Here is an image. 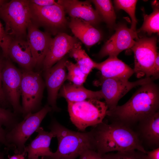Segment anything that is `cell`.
<instances>
[{"label":"cell","instance_id":"6da1fadb","mask_svg":"<svg viewBox=\"0 0 159 159\" xmlns=\"http://www.w3.org/2000/svg\"><path fill=\"white\" fill-rule=\"evenodd\" d=\"M159 89L153 81L140 87L125 104L108 110L111 122H118L132 128L140 121L159 111Z\"/></svg>","mask_w":159,"mask_h":159},{"label":"cell","instance_id":"7a4b0ae2","mask_svg":"<svg viewBox=\"0 0 159 159\" xmlns=\"http://www.w3.org/2000/svg\"><path fill=\"white\" fill-rule=\"evenodd\" d=\"M90 131L94 149L102 156L113 151H146L135 131L122 124L116 122L108 124L103 121Z\"/></svg>","mask_w":159,"mask_h":159},{"label":"cell","instance_id":"3957f363","mask_svg":"<svg viewBox=\"0 0 159 159\" xmlns=\"http://www.w3.org/2000/svg\"><path fill=\"white\" fill-rule=\"evenodd\" d=\"M48 128L57 138L58 147L52 155L42 157V159H76L85 150H94L90 131L78 132L72 130L55 118L51 120Z\"/></svg>","mask_w":159,"mask_h":159},{"label":"cell","instance_id":"277c9868","mask_svg":"<svg viewBox=\"0 0 159 159\" xmlns=\"http://www.w3.org/2000/svg\"><path fill=\"white\" fill-rule=\"evenodd\" d=\"M0 17L5 22L6 32L11 39H24L32 21L29 0L7 1L0 9Z\"/></svg>","mask_w":159,"mask_h":159},{"label":"cell","instance_id":"5b68a950","mask_svg":"<svg viewBox=\"0 0 159 159\" xmlns=\"http://www.w3.org/2000/svg\"><path fill=\"white\" fill-rule=\"evenodd\" d=\"M68 111L72 123L82 132L103 121L108 108L105 102L91 99L77 102H67Z\"/></svg>","mask_w":159,"mask_h":159},{"label":"cell","instance_id":"8992f818","mask_svg":"<svg viewBox=\"0 0 159 159\" xmlns=\"http://www.w3.org/2000/svg\"><path fill=\"white\" fill-rule=\"evenodd\" d=\"M52 110L51 107L47 104L36 112L27 114L23 120L7 132L6 141L11 148H14L15 154L24 152L27 140L40 127L43 119Z\"/></svg>","mask_w":159,"mask_h":159},{"label":"cell","instance_id":"52a82bcc","mask_svg":"<svg viewBox=\"0 0 159 159\" xmlns=\"http://www.w3.org/2000/svg\"><path fill=\"white\" fill-rule=\"evenodd\" d=\"M21 71L22 113L24 117L40 107L45 85L40 72L23 69Z\"/></svg>","mask_w":159,"mask_h":159},{"label":"cell","instance_id":"ba28073f","mask_svg":"<svg viewBox=\"0 0 159 159\" xmlns=\"http://www.w3.org/2000/svg\"><path fill=\"white\" fill-rule=\"evenodd\" d=\"M155 37L138 38L131 48L134 57L133 69L137 77H151L155 60L158 54Z\"/></svg>","mask_w":159,"mask_h":159},{"label":"cell","instance_id":"9c48e42d","mask_svg":"<svg viewBox=\"0 0 159 159\" xmlns=\"http://www.w3.org/2000/svg\"><path fill=\"white\" fill-rule=\"evenodd\" d=\"M153 81L151 77H145L134 82L116 78H101L97 83L105 100L108 110H112L117 105L119 101L133 88Z\"/></svg>","mask_w":159,"mask_h":159},{"label":"cell","instance_id":"30bf717a","mask_svg":"<svg viewBox=\"0 0 159 159\" xmlns=\"http://www.w3.org/2000/svg\"><path fill=\"white\" fill-rule=\"evenodd\" d=\"M30 7L32 22L38 27H43L56 34L66 24L65 13L63 7L59 4L39 6L30 2Z\"/></svg>","mask_w":159,"mask_h":159},{"label":"cell","instance_id":"8fae6325","mask_svg":"<svg viewBox=\"0 0 159 159\" xmlns=\"http://www.w3.org/2000/svg\"><path fill=\"white\" fill-rule=\"evenodd\" d=\"M4 61L1 72L3 90L15 114L22 113V107L20 103L22 71L17 68L9 58Z\"/></svg>","mask_w":159,"mask_h":159},{"label":"cell","instance_id":"7c38bea8","mask_svg":"<svg viewBox=\"0 0 159 159\" xmlns=\"http://www.w3.org/2000/svg\"><path fill=\"white\" fill-rule=\"evenodd\" d=\"M138 38L137 31L125 25H119L116 29L115 33L104 44L98 56L100 58L107 56L117 57L123 50L131 48L135 43V39Z\"/></svg>","mask_w":159,"mask_h":159},{"label":"cell","instance_id":"4fadbf2b","mask_svg":"<svg viewBox=\"0 0 159 159\" xmlns=\"http://www.w3.org/2000/svg\"><path fill=\"white\" fill-rule=\"evenodd\" d=\"M66 60L64 57L52 67L44 71L45 84L48 92V104L55 111L59 110L57 105L58 92L67 80Z\"/></svg>","mask_w":159,"mask_h":159},{"label":"cell","instance_id":"5bb4252c","mask_svg":"<svg viewBox=\"0 0 159 159\" xmlns=\"http://www.w3.org/2000/svg\"><path fill=\"white\" fill-rule=\"evenodd\" d=\"M27 41L34 60L35 67L42 66L52 38L49 34L40 30L32 21L27 29Z\"/></svg>","mask_w":159,"mask_h":159},{"label":"cell","instance_id":"9a60e30c","mask_svg":"<svg viewBox=\"0 0 159 159\" xmlns=\"http://www.w3.org/2000/svg\"><path fill=\"white\" fill-rule=\"evenodd\" d=\"M77 38L63 32H59L52 38L42 64L44 71L52 67L78 42Z\"/></svg>","mask_w":159,"mask_h":159},{"label":"cell","instance_id":"2e32d148","mask_svg":"<svg viewBox=\"0 0 159 159\" xmlns=\"http://www.w3.org/2000/svg\"><path fill=\"white\" fill-rule=\"evenodd\" d=\"M57 2L63 7L65 13L71 18L82 20L93 26L98 24L102 20L89 1L58 0Z\"/></svg>","mask_w":159,"mask_h":159},{"label":"cell","instance_id":"e0dca14e","mask_svg":"<svg viewBox=\"0 0 159 159\" xmlns=\"http://www.w3.org/2000/svg\"><path fill=\"white\" fill-rule=\"evenodd\" d=\"M136 125L137 129L135 131L143 146L153 149L159 148V111L141 120Z\"/></svg>","mask_w":159,"mask_h":159},{"label":"cell","instance_id":"ac0fdd59","mask_svg":"<svg viewBox=\"0 0 159 159\" xmlns=\"http://www.w3.org/2000/svg\"><path fill=\"white\" fill-rule=\"evenodd\" d=\"M8 57L23 70L33 71L35 67L30 47L27 40L24 39H11L8 49Z\"/></svg>","mask_w":159,"mask_h":159},{"label":"cell","instance_id":"d6986e66","mask_svg":"<svg viewBox=\"0 0 159 159\" xmlns=\"http://www.w3.org/2000/svg\"><path fill=\"white\" fill-rule=\"evenodd\" d=\"M36 132L38 133L37 136L24 148L28 159H37L40 157L51 156L53 152L51 150L50 146L52 138L55 137L54 133L51 131H46L40 127Z\"/></svg>","mask_w":159,"mask_h":159},{"label":"cell","instance_id":"ffe728a7","mask_svg":"<svg viewBox=\"0 0 159 159\" xmlns=\"http://www.w3.org/2000/svg\"><path fill=\"white\" fill-rule=\"evenodd\" d=\"M95 68L99 70L103 78H116L128 80L134 73L133 69L117 58L110 56L104 61L96 63Z\"/></svg>","mask_w":159,"mask_h":159},{"label":"cell","instance_id":"44dd1931","mask_svg":"<svg viewBox=\"0 0 159 159\" xmlns=\"http://www.w3.org/2000/svg\"><path fill=\"white\" fill-rule=\"evenodd\" d=\"M69 26L75 37L88 47L97 43L102 38V34L98 30L82 20L71 18Z\"/></svg>","mask_w":159,"mask_h":159},{"label":"cell","instance_id":"7402d4cb","mask_svg":"<svg viewBox=\"0 0 159 159\" xmlns=\"http://www.w3.org/2000/svg\"><path fill=\"white\" fill-rule=\"evenodd\" d=\"M64 98L67 102H77L91 99L103 98L100 90L94 91L71 82L63 84L59 90L58 96Z\"/></svg>","mask_w":159,"mask_h":159},{"label":"cell","instance_id":"603a6c76","mask_svg":"<svg viewBox=\"0 0 159 159\" xmlns=\"http://www.w3.org/2000/svg\"><path fill=\"white\" fill-rule=\"evenodd\" d=\"M70 56L74 58L82 71L88 75L95 68L96 62L94 61L82 48L81 44L78 42L69 52Z\"/></svg>","mask_w":159,"mask_h":159},{"label":"cell","instance_id":"cb8c5ba5","mask_svg":"<svg viewBox=\"0 0 159 159\" xmlns=\"http://www.w3.org/2000/svg\"><path fill=\"white\" fill-rule=\"evenodd\" d=\"M94 4L96 10L101 18L110 27L114 25L116 15L112 3L109 0H93L91 1Z\"/></svg>","mask_w":159,"mask_h":159},{"label":"cell","instance_id":"d4e9b609","mask_svg":"<svg viewBox=\"0 0 159 159\" xmlns=\"http://www.w3.org/2000/svg\"><path fill=\"white\" fill-rule=\"evenodd\" d=\"M153 11L149 15H145L143 23L137 33L140 32H147L148 34L159 33V9L158 4L156 1L153 2Z\"/></svg>","mask_w":159,"mask_h":159},{"label":"cell","instance_id":"484cf974","mask_svg":"<svg viewBox=\"0 0 159 159\" xmlns=\"http://www.w3.org/2000/svg\"><path fill=\"white\" fill-rule=\"evenodd\" d=\"M65 66L68 71L67 80L74 84L83 85L88 76L82 71L76 63L74 64L67 60Z\"/></svg>","mask_w":159,"mask_h":159},{"label":"cell","instance_id":"4316f807","mask_svg":"<svg viewBox=\"0 0 159 159\" xmlns=\"http://www.w3.org/2000/svg\"><path fill=\"white\" fill-rule=\"evenodd\" d=\"M138 1L135 0H115L114 1L116 8L118 9H122L125 11L130 16L132 20L130 28L136 32V26L137 22L135 15L136 6Z\"/></svg>","mask_w":159,"mask_h":159},{"label":"cell","instance_id":"83f0119b","mask_svg":"<svg viewBox=\"0 0 159 159\" xmlns=\"http://www.w3.org/2000/svg\"><path fill=\"white\" fill-rule=\"evenodd\" d=\"M102 156L104 159H146L145 153L135 150L109 153Z\"/></svg>","mask_w":159,"mask_h":159},{"label":"cell","instance_id":"f1b7e54d","mask_svg":"<svg viewBox=\"0 0 159 159\" xmlns=\"http://www.w3.org/2000/svg\"><path fill=\"white\" fill-rule=\"evenodd\" d=\"M18 122L15 114L0 106V129L4 127L9 130Z\"/></svg>","mask_w":159,"mask_h":159},{"label":"cell","instance_id":"f546056e","mask_svg":"<svg viewBox=\"0 0 159 159\" xmlns=\"http://www.w3.org/2000/svg\"><path fill=\"white\" fill-rule=\"evenodd\" d=\"M11 39L0 22V47L2 50L3 56L5 58H9L8 49Z\"/></svg>","mask_w":159,"mask_h":159},{"label":"cell","instance_id":"4dcf8cb0","mask_svg":"<svg viewBox=\"0 0 159 159\" xmlns=\"http://www.w3.org/2000/svg\"><path fill=\"white\" fill-rule=\"evenodd\" d=\"M4 57L0 55V106L3 108L9 102L4 92L2 83L1 72Z\"/></svg>","mask_w":159,"mask_h":159},{"label":"cell","instance_id":"1f68e13d","mask_svg":"<svg viewBox=\"0 0 159 159\" xmlns=\"http://www.w3.org/2000/svg\"><path fill=\"white\" fill-rule=\"evenodd\" d=\"M79 157V159H104L95 150L90 149L85 150Z\"/></svg>","mask_w":159,"mask_h":159},{"label":"cell","instance_id":"d6a6232c","mask_svg":"<svg viewBox=\"0 0 159 159\" xmlns=\"http://www.w3.org/2000/svg\"><path fill=\"white\" fill-rule=\"evenodd\" d=\"M30 2L39 6H47L58 4L57 0H31Z\"/></svg>","mask_w":159,"mask_h":159},{"label":"cell","instance_id":"836d02e7","mask_svg":"<svg viewBox=\"0 0 159 159\" xmlns=\"http://www.w3.org/2000/svg\"><path fill=\"white\" fill-rule=\"evenodd\" d=\"M159 76V55L158 53L156 57L151 78L154 80L158 79Z\"/></svg>","mask_w":159,"mask_h":159},{"label":"cell","instance_id":"e575fe53","mask_svg":"<svg viewBox=\"0 0 159 159\" xmlns=\"http://www.w3.org/2000/svg\"><path fill=\"white\" fill-rule=\"evenodd\" d=\"M146 159H159V147L145 153Z\"/></svg>","mask_w":159,"mask_h":159},{"label":"cell","instance_id":"d590c367","mask_svg":"<svg viewBox=\"0 0 159 159\" xmlns=\"http://www.w3.org/2000/svg\"><path fill=\"white\" fill-rule=\"evenodd\" d=\"M7 132L4 130L0 129V143L9 148V145L6 139V134Z\"/></svg>","mask_w":159,"mask_h":159},{"label":"cell","instance_id":"8d00e7d4","mask_svg":"<svg viewBox=\"0 0 159 159\" xmlns=\"http://www.w3.org/2000/svg\"><path fill=\"white\" fill-rule=\"evenodd\" d=\"M27 153L25 152H24L20 154H15L10 156L9 159H25V157Z\"/></svg>","mask_w":159,"mask_h":159},{"label":"cell","instance_id":"74e56055","mask_svg":"<svg viewBox=\"0 0 159 159\" xmlns=\"http://www.w3.org/2000/svg\"><path fill=\"white\" fill-rule=\"evenodd\" d=\"M7 1L6 0H0V9Z\"/></svg>","mask_w":159,"mask_h":159},{"label":"cell","instance_id":"f35d334b","mask_svg":"<svg viewBox=\"0 0 159 159\" xmlns=\"http://www.w3.org/2000/svg\"><path fill=\"white\" fill-rule=\"evenodd\" d=\"M0 159H4V155L3 153L0 152Z\"/></svg>","mask_w":159,"mask_h":159},{"label":"cell","instance_id":"ab89813d","mask_svg":"<svg viewBox=\"0 0 159 159\" xmlns=\"http://www.w3.org/2000/svg\"><path fill=\"white\" fill-rule=\"evenodd\" d=\"M37 159H39V158H37Z\"/></svg>","mask_w":159,"mask_h":159}]
</instances>
